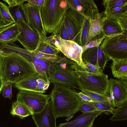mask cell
<instances>
[{"mask_svg":"<svg viewBox=\"0 0 127 127\" xmlns=\"http://www.w3.org/2000/svg\"><path fill=\"white\" fill-rule=\"evenodd\" d=\"M50 94L53 110L56 118L66 117L68 121L80 110L82 102L73 89L55 84Z\"/></svg>","mask_w":127,"mask_h":127,"instance_id":"1","label":"cell"},{"mask_svg":"<svg viewBox=\"0 0 127 127\" xmlns=\"http://www.w3.org/2000/svg\"><path fill=\"white\" fill-rule=\"evenodd\" d=\"M3 53L4 83L14 84L36 72L32 64L23 57L14 54Z\"/></svg>","mask_w":127,"mask_h":127,"instance_id":"2","label":"cell"},{"mask_svg":"<svg viewBox=\"0 0 127 127\" xmlns=\"http://www.w3.org/2000/svg\"><path fill=\"white\" fill-rule=\"evenodd\" d=\"M66 0H44L40 7L41 20L47 33H53L62 21L67 8Z\"/></svg>","mask_w":127,"mask_h":127,"instance_id":"3","label":"cell"},{"mask_svg":"<svg viewBox=\"0 0 127 127\" xmlns=\"http://www.w3.org/2000/svg\"><path fill=\"white\" fill-rule=\"evenodd\" d=\"M109 60L127 59V32L106 37L100 45Z\"/></svg>","mask_w":127,"mask_h":127,"instance_id":"4","label":"cell"},{"mask_svg":"<svg viewBox=\"0 0 127 127\" xmlns=\"http://www.w3.org/2000/svg\"><path fill=\"white\" fill-rule=\"evenodd\" d=\"M72 72L81 88L102 95H108L109 83L107 75H89L73 69Z\"/></svg>","mask_w":127,"mask_h":127,"instance_id":"5","label":"cell"},{"mask_svg":"<svg viewBox=\"0 0 127 127\" xmlns=\"http://www.w3.org/2000/svg\"><path fill=\"white\" fill-rule=\"evenodd\" d=\"M72 64L61 63L52 64V72L50 79L53 84L63 85L72 89L80 90L70 67Z\"/></svg>","mask_w":127,"mask_h":127,"instance_id":"6","label":"cell"},{"mask_svg":"<svg viewBox=\"0 0 127 127\" xmlns=\"http://www.w3.org/2000/svg\"><path fill=\"white\" fill-rule=\"evenodd\" d=\"M50 94L39 92L20 90L17 95L16 100L24 104L33 114L41 111L49 101Z\"/></svg>","mask_w":127,"mask_h":127,"instance_id":"7","label":"cell"},{"mask_svg":"<svg viewBox=\"0 0 127 127\" xmlns=\"http://www.w3.org/2000/svg\"><path fill=\"white\" fill-rule=\"evenodd\" d=\"M50 84V80L46 76L36 72L14 84V87L20 90H26L45 92Z\"/></svg>","mask_w":127,"mask_h":127,"instance_id":"8","label":"cell"},{"mask_svg":"<svg viewBox=\"0 0 127 127\" xmlns=\"http://www.w3.org/2000/svg\"><path fill=\"white\" fill-rule=\"evenodd\" d=\"M20 33L17 38L18 40L27 50L35 51L40 43L44 41L38 34L24 22L17 23Z\"/></svg>","mask_w":127,"mask_h":127,"instance_id":"9","label":"cell"},{"mask_svg":"<svg viewBox=\"0 0 127 127\" xmlns=\"http://www.w3.org/2000/svg\"><path fill=\"white\" fill-rule=\"evenodd\" d=\"M23 4L28 26L36 31L44 41H48L47 33L41 18L40 7L32 5L28 2Z\"/></svg>","mask_w":127,"mask_h":127,"instance_id":"10","label":"cell"},{"mask_svg":"<svg viewBox=\"0 0 127 127\" xmlns=\"http://www.w3.org/2000/svg\"><path fill=\"white\" fill-rule=\"evenodd\" d=\"M109 83L110 102L117 107L127 100V80L111 78Z\"/></svg>","mask_w":127,"mask_h":127,"instance_id":"11","label":"cell"},{"mask_svg":"<svg viewBox=\"0 0 127 127\" xmlns=\"http://www.w3.org/2000/svg\"><path fill=\"white\" fill-rule=\"evenodd\" d=\"M68 6L66 13L80 27L84 17V12L88 7L98 8L93 0H66Z\"/></svg>","mask_w":127,"mask_h":127,"instance_id":"12","label":"cell"},{"mask_svg":"<svg viewBox=\"0 0 127 127\" xmlns=\"http://www.w3.org/2000/svg\"><path fill=\"white\" fill-rule=\"evenodd\" d=\"M11 49L27 54L34 58L42 60L50 64L55 63H66L70 64H77L66 57H62L46 54L37 51H31L22 48L14 43L10 42L6 45Z\"/></svg>","mask_w":127,"mask_h":127,"instance_id":"13","label":"cell"},{"mask_svg":"<svg viewBox=\"0 0 127 127\" xmlns=\"http://www.w3.org/2000/svg\"><path fill=\"white\" fill-rule=\"evenodd\" d=\"M58 49L67 58L76 62L81 67L85 65L82 58L83 52L82 47L77 43L71 40L60 38Z\"/></svg>","mask_w":127,"mask_h":127,"instance_id":"14","label":"cell"},{"mask_svg":"<svg viewBox=\"0 0 127 127\" xmlns=\"http://www.w3.org/2000/svg\"><path fill=\"white\" fill-rule=\"evenodd\" d=\"M82 58L85 64L89 63L101 69L103 71L109 61L102 49L100 45L98 47L89 49L82 54Z\"/></svg>","mask_w":127,"mask_h":127,"instance_id":"15","label":"cell"},{"mask_svg":"<svg viewBox=\"0 0 127 127\" xmlns=\"http://www.w3.org/2000/svg\"><path fill=\"white\" fill-rule=\"evenodd\" d=\"M32 117L37 127H57L56 118L53 112L51 99L43 110L33 114Z\"/></svg>","mask_w":127,"mask_h":127,"instance_id":"16","label":"cell"},{"mask_svg":"<svg viewBox=\"0 0 127 127\" xmlns=\"http://www.w3.org/2000/svg\"><path fill=\"white\" fill-rule=\"evenodd\" d=\"M102 113L96 111L83 113L70 121L60 124L57 127H92L95 119Z\"/></svg>","mask_w":127,"mask_h":127,"instance_id":"17","label":"cell"},{"mask_svg":"<svg viewBox=\"0 0 127 127\" xmlns=\"http://www.w3.org/2000/svg\"><path fill=\"white\" fill-rule=\"evenodd\" d=\"M11 53L18 54L28 60L32 64L37 72L47 77L50 80L52 72V64L13 49L11 50Z\"/></svg>","mask_w":127,"mask_h":127,"instance_id":"18","label":"cell"},{"mask_svg":"<svg viewBox=\"0 0 127 127\" xmlns=\"http://www.w3.org/2000/svg\"><path fill=\"white\" fill-rule=\"evenodd\" d=\"M105 16L104 11L96 14L94 19H90V27L86 45L93 37L101 34L103 23Z\"/></svg>","mask_w":127,"mask_h":127,"instance_id":"19","label":"cell"},{"mask_svg":"<svg viewBox=\"0 0 127 127\" xmlns=\"http://www.w3.org/2000/svg\"><path fill=\"white\" fill-rule=\"evenodd\" d=\"M64 19L69 40L73 41L79 44L80 39V27L77 23L66 13Z\"/></svg>","mask_w":127,"mask_h":127,"instance_id":"20","label":"cell"},{"mask_svg":"<svg viewBox=\"0 0 127 127\" xmlns=\"http://www.w3.org/2000/svg\"><path fill=\"white\" fill-rule=\"evenodd\" d=\"M126 32L122 29L117 20L105 17L101 32L103 35L109 37L122 33Z\"/></svg>","mask_w":127,"mask_h":127,"instance_id":"21","label":"cell"},{"mask_svg":"<svg viewBox=\"0 0 127 127\" xmlns=\"http://www.w3.org/2000/svg\"><path fill=\"white\" fill-rule=\"evenodd\" d=\"M110 67L114 77L127 80V59L113 61Z\"/></svg>","mask_w":127,"mask_h":127,"instance_id":"22","label":"cell"},{"mask_svg":"<svg viewBox=\"0 0 127 127\" xmlns=\"http://www.w3.org/2000/svg\"><path fill=\"white\" fill-rule=\"evenodd\" d=\"M105 16L109 19L117 20L127 17V4L111 8L105 9Z\"/></svg>","mask_w":127,"mask_h":127,"instance_id":"23","label":"cell"},{"mask_svg":"<svg viewBox=\"0 0 127 127\" xmlns=\"http://www.w3.org/2000/svg\"><path fill=\"white\" fill-rule=\"evenodd\" d=\"M15 23L9 11L8 6L0 1V29Z\"/></svg>","mask_w":127,"mask_h":127,"instance_id":"24","label":"cell"},{"mask_svg":"<svg viewBox=\"0 0 127 127\" xmlns=\"http://www.w3.org/2000/svg\"><path fill=\"white\" fill-rule=\"evenodd\" d=\"M8 6L15 23H17L21 22H24L28 25V22L23 4Z\"/></svg>","mask_w":127,"mask_h":127,"instance_id":"25","label":"cell"},{"mask_svg":"<svg viewBox=\"0 0 127 127\" xmlns=\"http://www.w3.org/2000/svg\"><path fill=\"white\" fill-rule=\"evenodd\" d=\"M70 67L73 70L82 72L89 75H101L104 74L101 69L89 63L85 64L83 67L76 64L71 65Z\"/></svg>","mask_w":127,"mask_h":127,"instance_id":"26","label":"cell"},{"mask_svg":"<svg viewBox=\"0 0 127 127\" xmlns=\"http://www.w3.org/2000/svg\"><path fill=\"white\" fill-rule=\"evenodd\" d=\"M10 113L13 115L17 116L21 119L32 115L26 106L17 100L12 103Z\"/></svg>","mask_w":127,"mask_h":127,"instance_id":"27","label":"cell"},{"mask_svg":"<svg viewBox=\"0 0 127 127\" xmlns=\"http://www.w3.org/2000/svg\"><path fill=\"white\" fill-rule=\"evenodd\" d=\"M111 113L113 114L109 120L111 122L123 121L127 119V100L114 109Z\"/></svg>","mask_w":127,"mask_h":127,"instance_id":"28","label":"cell"},{"mask_svg":"<svg viewBox=\"0 0 127 127\" xmlns=\"http://www.w3.org/2000/svg\"><path fill=\"white\" fill-rule=\"evenodd\" d=\"M90 17L85 16L80 27V39L79 44L82 47L86 44L90 26Z\"/></svg>","mask_w":127,"mask_h":127,"instance_id":"29","label":"cell"},{"mask_svg":"<svg viewBox=\"0 0 127 127\" xmlns=\"http://www.w3.org/2000/svg\"><path fill=\"white\" fill-rule=\"evenodd\" d=\"M20 33L17 23L12 24L5 28L0 29V33L9 36L14 42L17 40V38Z\"/></svg>","mask_w":127,"mask_h":127,"instance_id":"30","label":"cell"},{"mask_svg":"<svg viewBox=\"0 0 127 127\" xmlns=\"http://www.w3.org/2000/svg\"><path fill=\"white\" fill-rule=\"evenodd\" d=\"M80 90L81 91L80 92L81 93L89 97L94 102H109L111 103L110 97L108 94L102 95L82 88Z\"/></svg>","mask_w":127,"mask_h":127,"instance_id":"31","label":"cell"},{"mask_svg":"<svg viewBox=\"0 0 127 127\" xmlns=\"http://www.w3.org/2000/svg\"><path fill=\"white\" fill-rule=\"evenodd\" d=\"M35 51L55 55H58L60 52L58 49L51 45L48 41L41 42Z\"/></svg>","mask_w":127,"mask_h":127,"instance_id":"32","label":"cell"},{"mask_svg":"<svg viewBox=\"0 0 127 127\" xmlns=\"http://www.w3.org/2000/svg\"><path fill=\"white\" fill-rule=\"evenodd\" d=\"M97 111L102 112H109L111 113L114 109L111 103L109 102H92Z\"/></svg>","mask_w":127,"mask_h":127,"instance_id":"33","label":"cell"},{"mask_svg":"<svg viewBox=\"0 0 127 127\" xmlns=\"http://www.w3.org/2000/svg\"><path fill=\"white\" fill-rule=\"evenodd\" d=\"M52 34L57 35L63 39L69 40L68 35L65 24L64 18L59 26Z\"/></svg>","mask_w":127,"mask_h":127,"instance_id":"34","label":"cell"},{"mask_svg":"<svg viewBox=\"0 0 127 127\" xmlns=\"http://www.w3.org/2000/svg\"><path fill=\"white\" fill-rule=\"evenodd\" d=\"M102 4L105 9L111 8L127 4V0H103Z\"/></svg>","mask_w":127,"mask_h":127,"instance_id":"35","label":"cell"},{"mask_svg":"<svg viewBox=\"0 0 127 127\" xmlns=\"http://www.w3.org/2000/svg\"><path fill=\"white\" fill-rule=\"evenodd\" d=\"M105 37V36L103 35L100 37L95 38L93 40L91 39L86 45L82 47L83 52L90 48L99 46L101 44Z\"/></svg>","mask_w":127,"mask_h":127,"instance_id":"36","label":"cell"},{"mask_svg":"<svg viewBox=\"0 0 127 127\" xmlns=\"http://www.w3.org/2000/svg\"><path fill=\"white\" fill-rule=\"evenodd\" d=\"M80 110L83 113L97 111L92 102H82Z\"/></svg>","mask_w":127,"mask_h":127,"instance_id":"37","label":"cell"},{"mask_svg":"<svg viewBox=\"0 0 127 127\" xmlns=\"http://www.w3.org/2000/svg\"><path fill=\"white\" fill-rule=\"evenodd\" d=\"M13 84L9 82L4 83L2 91V95L4 97L11 99L12 97V87Z\"/></svg>","mask_w":127,"mask_h":127,"instance_id":"38","label":"cell"},{"mask_svg":"<svg viewBox=\"0 0 127 127\" xmlns=\"http://www.w3.org/2000/svg\"><path fill=\"white\" fill-rule=\"evenodd\" d=\"M14 42L13 40L9 36L0 33V43L1 44H6Z\"/></svg>","mask_w":127,"mask_h":127,"instance_id":"39","label":"cell"},{"mask_svg":"<svg viewBox=\"0 0 127 127\" xmlns=\"http://www.w3.org/2000/svg\"><path fill=\"white\" fill-rule=\"evenodd\" d=\"M7 3L9 6H11L23 4L26 0H3Z\"/></svg>","mask_w":127,"mask_h":127,"instance_id":"40","label":"cell"},{"mask_svg":"<svg viewBox=\"0 0 127 127\" xmlns=\"http://www.w3.org/2000/svg\"><path fill=\"white\" fill-rule=\"evenodd\" d=\"M26 1L32 5L41 7L44 5V0H26Z\"/></svg>","mask_w":127,"mask_h":127,"instance_id":"41","label":"cell"},{"mask_svg":"<svg viewBox=\"0 0 127 127\" xmlns=\"http://www.w3.org/2000/svg\"><path fill=\"white\" fill-rule=\"evenodd\" d=\"M117 21L122 29L127 32V17L119 19Z\"/></svg>","mask_w":127,"mask_h":127,"instance_id":"42","label":"cell"},{"mask_svg":"<svg viewBox=\"0 0 127 127\" xmlns=\"http://www.w3.org/2000/svg\"><path fill=\"white\" fill-rule=\"evenodd\" d=\"M76 95L81 100V102H94L89 97L82 94L81 92L78 93L76 92Z\"/></svg>","mask_w":127,"mask_h":127,"instance_id":"43","label":"cell"},{"mask_svg":"<svg viewBox=\"0 0 127 127\" xmlns=\"http://www.w3.org/2000/svg\"><path fill=\"white\" fill-rule=\"evenodd\" d=\"M4 54L0 52V79H2Z\"/></svg>","mask_w":127,"mask_h":127,"instance_id":"44","label":"cell"},{"mask_svg":"<svg viewBox=\"0 0 127 127\" xmlns=\"http://www.w3.org/2000/svg\"><path fill=\"white\" fill-rule=\"evenodd\" d=\"M4 82L2 79H0V94L4 84Z\"/></svg>","mask_w":127,"mask_h":127,"instance_id":"45","label":"cell"}]
</instances>
